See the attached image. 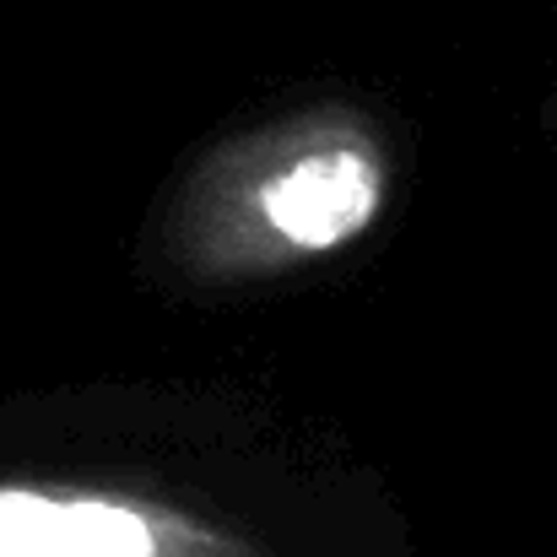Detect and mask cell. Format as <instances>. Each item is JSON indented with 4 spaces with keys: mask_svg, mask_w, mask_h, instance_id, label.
Returning <instances> with one entry per match:
<instances>
[{
    "mask_svg": "<svg viewBox=\"0 0 557 557\" xmlns=\"http://www.w3.org/2000/svg\"><path fill=\"white\" fill-rule=\"evenodd\" d=\"M0 557H265V547L141 493L0 482Z\"/></svg>",
    "mask_w": 557,
    "mask_h": 557,
    "instance_id": "obj_1",
    "label": "cell"
},
{
    "mask_svg": "<svg viewBox=\"0 0 557 557\" xmlns=\"http://www.w3.org/2000/svg\"><path fill=\"white\" fill-rule=\"evenodd\" d=\"M384 206V163L363 136H309L255 185V216L287 255L352 244Z\"/></svg>",
    "mask_w": 557,
    "mask_h": 557,
    "instance_id": "obj_2",
    "label": "cell"
}]
</instances>
